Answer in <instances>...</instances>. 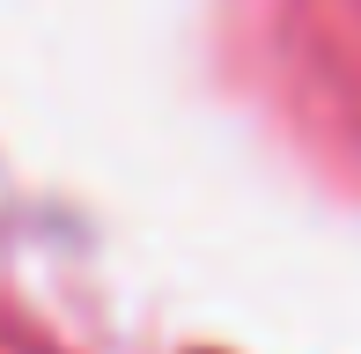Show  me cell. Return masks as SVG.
<instances>
[]
</instances>
